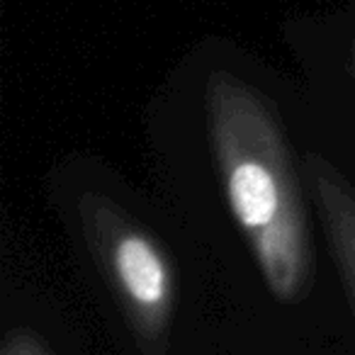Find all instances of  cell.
<instances>
[{
  "label": "cell",
  "mask_w": 355,
  "mask_h": 355,
  "mask_svg": "<svg viewBox=\"0 0 355 355\" xmlns=\"http://www.w3.org/2000/svg\"><path fill=\"white\" fill-rule=\"evenodd\" d=\"M209 151L229 212L268 292L300 304L314 287L316 261L302 193V163L275 103L246 76L212 66L202 80Z\"/></svg>",
  "instance_id": "1"
},
{
  "label": "cell",
  "mask_w": 355,
  "mask_h": 355,
  "mask_svg": "<svg viewBox=\"0 0 355 355\" xmlns=\"http://www.w3.org/2000/svg\"><path fill=\"white\" fill-rule=\"evenodd\" d=\"M80 234L141 355H166L180 302L178 266L161 241L110 195L76 202Z\"/></svg>",
  "instance_id": "2"
},
{
  "label": "cell",
  "mask_w": 355,
  "mask_h": 355,
  "mask_svg": "<svg viewBox=\"0 0 355 355\" xmlns=\"http://www.w3.org/2000/svg\"><path fill=\"white\" fill-rule=\"evenodd\" d=\"M302 175L309 183L321 229L329 241L345 300L355 316V190L345 175L316 151L302 158Z\"/></svg>",
  "instance_id": "3"
},
{
  "label": "cell",
  "mask_w": 355,
  "mask_h": 355,
  "mask_svg": "<svg viewBox=\"0 0 355 355\" xmlns=\"http://www.w3.org/2000/svg\"><path fill=\"white\" fill-rule=\"evenodd\" d=\"M0 355H51V353L40 334L20 326V329H10L3 336Z\"/></svg>",
  "instance_id": "4"
},
{
  "label": "cell",
  "mask_w": 355,
  "mask_h": 355,
  "mask_svg": "<svg viewBox=\"0 0 355 355\" xmlns=\"http://www.w3.org/2000/svg\"><path fill=\"white\" fill-rule=\"evenodd\" d=\"M345 17L353 22V32L348 37V56H345V73L355 80V3L345 10Z\"/></svg>",
  "instance_id": "5"
}]
</instances>
